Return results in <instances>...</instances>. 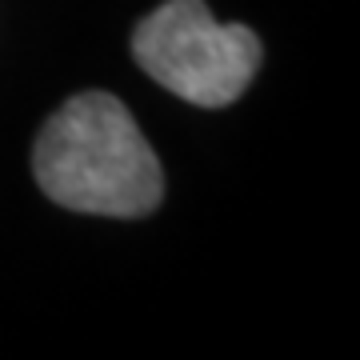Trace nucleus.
Instances as JSON below:
<instances>
[{"instance_id":"2","label":"nucleus","mask_w":360,"mask_h":360,"mask_svg":"<svg viewBox=\"0 0 360 360\" xmlns=\"http://www.w3.org/2000/svg\"><path fill=\"white\" fill-rule=\"evenodd\" d=\"M132 60L172 96L196 108H229L264 65L248 25H220L205 0H165L132 32Z\"/></svg>"},{"instance_id":"1","label":"nucleus","mask_w":360,"mask_h":360,"mask_svg":"<svg viewBox=\"0 0 360 360\" xmlns=\"http://www.w3.org/2000/svg\"><path fill=\"white\" fill-rule=\"evenodd\" d=\"M32 176L52 205L84 217L141 220L165 200V168L129 104L89 89L68 96L32 144Z\"/></svg>"}]
</instances>
